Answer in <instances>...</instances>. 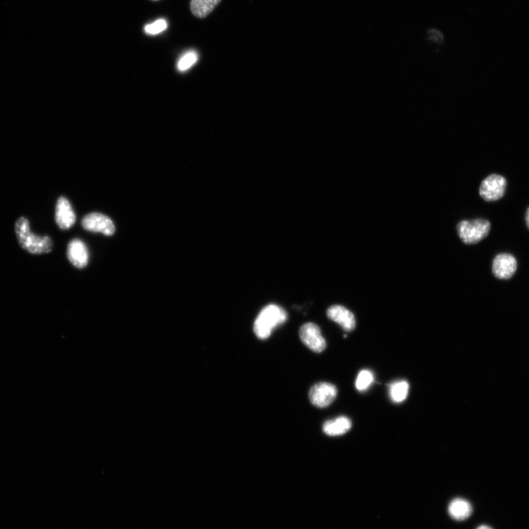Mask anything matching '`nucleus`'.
Listing matches in <instances>:
<instances>
[{"instance_id": "obj_4", "label": "nucleus", "mask_w": 529, "mask_h": 529, "mask_svg": "<svg viewBox=\"0 0 529 529\" xmlns=\"http://www.w3.org/2000/svg\"><path fill=\"white\" fill-rule=\"evenodd\" d=\"M506 185V180L503 176L491 175L482 181L479 195L486 202L497 201L505 195Z\"/></svg>"}, {"instance_id": "obj_20", "label": "nucleus", "mask_w": 529, "mask_h": 529, "mask_svg": "<svg viewBox=\"0 0 529 529\" xmlns=\"http://www.w3.org/2000/svg\"><path fill=\"white\" fill-rule=\"evenodd\" d=\"M476 529H493V528H491V527H490V526H489V525H480V526H479V527H478V528H477Z\"/></svg>"}, {"instance_id": "obj_11", "label": "nucleus", "mask_w": 529, "mask_h": 529, "mask_svg": "<svg viewBox=\"0 0 529 529\" xmlns=\"http://www.w3.org/2000/svg\"><path fill=\"white\" fill-rule=\"evenodd\" d=\"M67 256L72 265L78 268H82L88 265V249L86 244L79 239H75L70 243Z\"/></svg>"}, {"instance_id": "obj_6", "label": "nucleus", "mask_w": 529, "mask_h": 529, "mask_svg": "<svg viewBox=\"0 0 529 529\" xmlns=\"http://www.w3.org/2000/svg\"><path fill=\"white\" fill-rule=\"evenodd\" d=\"M82 225L84 229L92 232H100L107 236H113L116 231L115 225L109 217L97 213L84 217Z\"/></svg>"}, {"instance_id": "obj_3", "label": "nucleus", "mask_w": 529, "mask_h": 529, "mask_svg": "<svg viewBox=\"0 0 529 529\" xmlns=\"http://www.w3.org/2000/svg\"><path fill=\"white\" fill-rule=\"evenodd\" d=\"M491 223L485 219L463 221L457 226L458 235L465 244H474L488 237Z\"/></svg>"}, {"instance_id": "obj_7", "label": "nucleus", "mask_w": 529, "mask_h": 529, "mask_svg": "<svg viewBox=\"0 0 529 529\" xmlns=\"http://www.w3.org/2000/svg\"><path fill=\"white\" fill-rule=\"evenodd\" d=\"M337 388L334 386L322 383L314 386L309 393L311 403L317 408H324L329 406L337 396Z\"/></svg>"}, {"instance_id": "obj_16", "label": "nucleus", "mask_w": 529, "mask_h": 529, "mask_svg": "<svg viewBox=\"0 0 529 529\" xmlns=\"http://www.w3.org/2000/svg\"><path fill=\"white\" fill-rule=\"evenodd\" d=\"M374 376L369 370H363L359 373L356 379V388L361 392L366 391L373 383Z\"/></svg>"}, {"instance_id": "obj_9", "label": "nucleus", "mask_w": 529, "mask_h": 529, "mask_svg": "<svg viewBox=\"0 0 529 529\" xmlns=\"http://www.w3.org/2000/svg\"><path fill=\"white\" fill-rule=\"evenodd\" d=\"M55 221L62 229L71 228L76 222V216L69 200L65 197L58 199L55 209Z\"/></svg>"}, {"instance_id": "obj_1", "label": "nucleus", "mask_w": 529, "mask_h": 529, "mask_svg": "<svg viewBox=\"0 0 529 529\" xmlns=\"http://www.w3.org/2000/svg\"><path fill=\"white\" fill-rule=\"evenodd\" d=\"M15 232L20 246L33 255L49 253L53 249L50 238L33 234L30 222L26 217H21L16 222Z\"/></svg>"}, {"instance_id": "obj_18", "label": "nucleus", "mask_w": 529, "mask_h": 529, "mask_svg": "<svg viewBox=\"0 0 529 529\" xmlns=\"http://www.w3.org/2000/svg\"><path fill=\"white\" fill-rule=\"evenodd\" d=\"M167 28V23L165 19L157 20L156 22L146 26L145 32L150 35H157Z\"/></svg>"}, {"instance_id": "obj_15", "label": "nucleus", "mask_w": 529, "mask_h": 529, "mask_svg": "<svg viewBox=\"0 0 529 529\" xmlns=\"http://www.w3.org/2000/svg\"><path fill=\"white\" fill-rule=\"evenodd\" d=\"M410 386L407 381L400 380L393 383L389 386V395L395 403H401L408 397Z\"/></svg>"}, {"instance_id": "obj_17", "label": "nucleus", "mask_w": 529, "mask_h": 529, "mask_svg": "<svg viewBox=\"0 0 529 529\" xmlns=\"http://www.w3.org/2000/svg\"><path fill=\"white\" fill-rule=\"evenodd\" d=\"M198 60V55L195 51L186 53L180 59L178 63V68L180 72H185L192 67Z\"/></svg>"}, {"instance_id": "obj_21", "label": "nucleus", "mask_w": 529, "mask_h": 529, "mask_svg": "<svg viewBox=\"0 0 529 529\" xmlns=\"http://www.w3.org/2000/svg\"><path fill=\"white\" fill-rule=\"evenodd\" d=\"M153 1H158V0H153Z\"/></svg>"}, {"instance_id": "obj_5", "label": "nucleus", "mask_w": 529, "mask_h": 529, "mask_svg": "<svg viewBox=\"0 0 529 529\" xmlns=\"http://www.w3.org/2000/svg\"><path fill=\"white\" fill-rule=\"evenodd\" d=\"M302 342L312 351L320 353L327 347L326 341L319 326L313 323L304 325L300 330Z\"/></svg>"}, {"instance_id": "obj_8", "label": "nucleus", "mask_w": 529, "mask_h": 529, "mask_svg": "<svg viewBox=\"0 0 529 529\" xmlns=\"http://www.w3.org/2000/svg\"><path fill=\"white\" fill-rule=\"evenodd\" d=\"M518 263L516 258L511 253H500L493 263L494 276L500 280H509L517 271Z\"/></svg>"}, {"instance_id": "obj_13", "label": "nucleus", "mask_w": 529, "mask_h": 529, "mask_svg": "<svg viewBox=\"0 0 529 529\" xmlns=\"http://www.w3.org/2000/svg\"><path fill=\"white\" fill-rule=\"evenodd\" d=\"M351 426V420L347 417L342 416L327 421L324 425L323 430L329 436H339L349 432Z\"/></svg>"}, {"instance_id": "obj_19", "label": "nucleus", "mask_w": 529, "mask_h": 529, "mask_svg": "<svg viewBox=\"0 0 529 529\" xmlns=\"http://www.w3.org/2000/svg\"><path fill=\"white\" fill-rule=\"evenodd\" d=\"M525 222H526L527 227L529 229V207L528 208L526 211Z\"/></svg>"}, {"instance_id": "obj_14", "label": "nucleus", "mask_w": 529, "mask_h": 529, "mask_svg": "<svg viewBox=\"0 0 529 529\" xmlns=\"http://www.w3.org/2000/svg\"><path fill=\"white\" fill-rule=\"evenodd\" d=\"M222 0H192L190 11L197 18L207 16L221 3Z\"/></svg>"}, {"instance_id": "obj_2", "label": "nucleus", "mask_w": 529, "mask_h": 529, "mask_svg": "<svg viewBox=\"0 0 529 529\" xmlns=\"http://www.w3.org/2000/svg\"><path fill=\"white\" fill-rule=\"evenodd\" d=\"M288 320V314L282 307L270 305L264 307L253 325V332L260 339H267L272 331L284 324Z\"/></svg>"}, {"instance_id": "obj_10", "label": "nucleus", "mask_w": 529, "mask_h": 529, "mask_svg": "<svg viewBox=\"0 0 529 529\" xmlns=\"http://www.w3.org/2000/svg\"><path fill=\"white\" fill-rule=\"evenodd\" d=\"M327 316L329 320L342 326L346 331L350 332L355 328L354 315L343 306H332L327 310Z\"/></svg>"}, {"instance_id": "obj_12", "label": "nucleus", "mask_w": 529, "mask_h": 529, "mask_svg": "<svg viewBox=\"0 0 529 529\" xmlns=\"http://www.w3.org/2000/svg\"><path fill=\"white\" fill-rule=\"evenodd\" d=\"M448 512L452 518L457 521L468 519L473 513L471 503L465 499L457 498L453 499L448 507Z\"/></svg>"}]
</instances>
